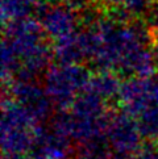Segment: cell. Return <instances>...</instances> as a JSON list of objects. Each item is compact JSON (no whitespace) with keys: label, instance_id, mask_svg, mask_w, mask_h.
Instances as JSON below:
<instances>
[{"label":"cell","instance_id":"13","mask_svg":"<svg viewBox=\"0 0 158 159\" xmlns=\"http://www.w3.org/2000/svg\"><path fill=\"white\" fill-rule=\"evenodd\" d=\"M138 125L144 137L158 139V105H151L138 116Z\"/></svg>","mask_w":158,"mask_h":159},{"label":"cell","instance_id":"16","mask_svg":"<svg viewBox=\"0 0 158 159\" xmlns=\"http://www.w3.org/2000/svg\"><path fill=\"white\" fill-rule=\"evenodd\" d=\"M52 3H62L67 4L71 8H74L77 11H81L83 8H87L90 5H94V0H49Z\"/></svg>","mask_w":158,"mask_h":159},{"label":"cell","instance_id":"17","mask_svg":"<svg viewBox=\"0 0 158 159\" xmlns=\"http://www.w3.org/2000/svg\"><path fill=\"white\" fill-rule=\"evenodd\" d=\"M134 159H158V149L153 146H142L136 155H134Z\"/></svg>","mask_w":158,"mask_h":159},{"label":"cell","instance_id":"19","mask_svg":"<svg viewBox=\"0 0 158 159\" xmlns=\"http://www.w3.org/2000/svg\"><path fill=\"white\" fill-rule=\"evenodd\" d=\"M3 159H24V154H17V152H3Z\"/></svg>","mask_w":158,"mask_h":159},{"label":"cell","instance_id":"11","mask_svg":"<svg viewBox=\"0 0 158 159\" xmlns=\"http://www.w3.org/2000/svg\"><path fill=\"white\" fill-rule=\"evenodd\" d=\"M112 147L107 137L99 135L78 142L74 151V159H112Z\"/></svg>","mask_w":158,"mask_h":159},{"label":"cell","instance_id":"24","mask_svg":"<svg viewBox=\"0 0 158 159\" xmlns=\"http://www.w3.org/2000/svg\"><path fill=\"white\" fill-rule=\"evenodd\" d=\"M149 3H156V2H158V0H148Z\"/></svg>","mask_w":158,"mask_h":159},{"label":"cell","instance_id":"6","mask_svg":"<svg viewBox=\"0 0 158 159\" xmlns=\"http://www.w3.org/2000/svg\"><path fill=\"white\" fill-rule=\"evenodd\" d=\"M70 151V138L54 132L50 128H37L30 154L42 155L52 159H67Z\"/></svg>","mask_w":158,"mask_h":159},{"label":"cell","instance_id":"1","mask_svg":"<svg viewBox=\"0 0 158 159\" xmlns=\"http://www.w3.org/2000/svg\"><path fill=\"white\" fill-rule=\"evenodd\" d=\"M90 78L91 74L82 63H57L45 71L44 88L54 107L66 109L87 88Z\"/></svg>","mask_w":158,"mask_h":159},{"label":"cell","instance_id":"9","mask_svg":"<svg viewBox=\"0 0 158 159\" xmlns=\"http://www.w3.org/2000/svg\"><path fill=\"white\" fill-rule=\"evenodd\" d=\"M70 111L77 116L92 118V120L103 118L108 115L105 108V100L88 89L82 91L77 96L70 107Z\"/></svg>","mask_w":158,"mask_h":159},{"label":"cell","instance_id":"18","mask_svg":"<svg viewBox=\"0 0 158 159\" xmlns=\"http://www.w3.org/2000/svg\"><path fill=\"white\" fill-rule=\"evenodd\" d=\"M148 12H149V19H148L149 25L151 29L156 32V30H158V2H156L153 4V7H151Z\"/></svg>","mask_w":158,"mask_h":159},{"label":"cell","instance_id":"4","mask_svg":"<svg viewBox=\"0 0 158 159\" xmlns=\"http://www.w3.org/2000/svg\"><path fill=\"white\" fill-rule=\"evenodd\" d=\"M36 13L45 36L54 41L74 34L81 25L79 12L67 4L54 3L53 5H48L41 3Z\"/></svg>","mask_w":158,"mask_h":159},{"label":"cell","instance_id":"8","mask_svg":"<svg viewBox=\"0 0 158 159\" xmlns=\"http://www.w3.org/2000/svg\"><path fill=\"white\" fill-rule=\"evenodd\" d=\"M53 57L58 63L63 65L82 63L84 59H88L83 32H75L71 36L57 39L53 46Z\"/></svg>","mask_w":158,"mask_h":159},{"label":"cell","instance_id":"14","mask_svg":"<svg viewBox=\"0 0 158 159\" xmlns=\"http://www.w3.org/2000/svg\"><path fill=\"white\" fill-rule=\"evenodd\" d=\"M103 3L108 7H124L129 11L134 17H140L148 9V0H103Z\"/></svg>","mask_w":158,"mask_h":159},{"label":"cell","instance_id":"12","mask_svg":"<svg viewBox=\"0 0 158 159\" xmlns=\"http://www.w3.org/2000/svg\"><path fill=\"white\" fill-rule=\"evenodd\" d=\"M41 0H0L3 22L28 17L41 5Z\"/></svg>","mask_w":158,"mask_h":159},{"label":"cell","instance_id":"15","mask_svg":"<svg viewBox=\"0 0 158 159\" xmlns=\"http://www.w3.org/2000/svg\"><path fill=\"white\" fill-rule=\"evenodd\" d=\"M146 87H148L149 99L151 105H158V71L153 72L146 78Z\"/></svg>","mask_w":158,"mask_h":159},{"label":"cell","instance_id":"20","mask_svg":"<svg viewBox=\"0 0 158 159\" xmlns=\"http://www.w3.org/2000/svg\"><path fill=\"white\" fill-rule=\"evenodd\" d=\"M151 53H153V58H154V62H156L157 69H158V43L157 42H153V46H151Z\"/></svg>","mask_w":158,"mask_h":159},{"label":"cell","instance_id":"3","mask_svg":"<svg viewBox=\"0 0 158 159\" xmlns=\"http://www.w3.org/2000/svg\"><path fill=\"white\" fill-rule=\"evenodd\" d=\"M4 89H8L11 98L26 108L38 122L48 120L52 116L54 105L45 88L40 86L36 79H15L11 83L4 84Z\"/></svg>","mask_w":158,"mask_h":159},{"label":"cell","instance_id":"22","mask_svg":"<svg viewBox=\"0 0 158 159\" xmlns=\"http://www.w3.org/2000/svg\"><path fill=\"white\" fill-rule=\"evenodd\" d=\"M112 159H131V157H127V155H120V154H117L116 157H114Z\"/></svg>","mask_w":158,"mask_h":159},{"label":"cell","instance_id":"7","mask_svg":"<svg viewBox=\"0 0 158 159\" xmlns=\"http://www.w3.org/2000/svg\"><path fill=\"white\" fill-rule=\"evenodd\" d=\"M38 126L30 128L21 126V125H2L0 141H2L3 152L25 154V152L32 151Z\"/></svg>","mask_w":158,"mask_h":159},{"label":"cell","instance_id":"10","mask_svg":"<svg viewBox=\"0 0 158 159\" xmlns=\"http://www.w3.org/2000/svg\"><path fill=\"white\" fill-rule=\"evenodd\" d=\"M121 87V82L118 76L112 70H98L96 74H94L90 78V82L87 84L88 91L96 93L101 99L111 100L118 96Z\"/></svg>","mask_w":158,"mask_h":159},{"label":"cell","instance_id":"21","mask_svg":"<svg viewBox=\"0 0 158 159\" xmlns=\"http://www.w3.org/2000/svg\"><path fill=\"white\" fill-rule=\"evenodd\" d=\"M29 159H52V158H46V157L37 155V154H30V158Z\"/></svg>","mask_w":158,"mask_h":159},{"label":"cell","instance_id":"23","mask_svg":"<svg viewBox=\"0 0 158 159\" xmlns=\"http://www.w3.org/2000/svg\"><path fill=\"white\" fill-rule=\"evenodd\" d=\"M154 32V30H153ZM154 42H157L158 43V30H156L154 32Z\"/></svg>","mask_w":158,"mask_h":159},{"label":"cell","instance_id":"2","mask_svg":"<svg viewBox=\"0 0 158 159\" xmlns=\"http://www.w3.org/2000/svg\"><path fill=\"white\" fill-rule=\"evenodd\" d=\"M105 137L116 154L132 157L142 149L144 134L140 129L138 120L127 112L109 115Z\"/></svg>","mask_w":158,"mask_h":159},{"label":"cell","instance_id":"5","mask_svg":"<svg viewBox=\"0 0 158 159\" xmlns=\"http://www.w3.org/2000/svg\"><path fill=\"white\" fill-rule=\"evenodd\" d=\"M118 100L123 105L124 112L136 117L151 107L146 87V78L129 76L127 80L121 82Z\"/></svg>","mask_w":158,"mask_h":159}]
</instances>
